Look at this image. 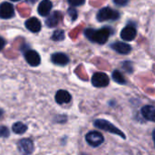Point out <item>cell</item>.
Masks as SVG:
<instances>
[{
    "label": "cell",
    "instance_id": "11",
    "mask_svg": "<svg viewBox=\"0 0 155 155\" xmlns=\"http://www.w3.org/2000/svg\"><path fill=\"white\" fill-rule=\"evenodd\" d=\"M51 59L54 64L61 65V66L66 65L69 63V57L64 53H55L52 55Z\"/></svg>",
    "mask_w": 155,
    "mask_h": 155
},
{
    "label": "cell",
    "instance_id": "9",
    "mask_svg": "<svg viewBox=\"0 0 155 155\" xmlns=\"http://www.w3.org/2000/svg\"><path fill=\"white\" fill-rule=\"evenodd\" d=\"M136 34H137L136 29L134 26L127 25V26H125L122 30V32H121V37L124 40H125V41H132V40H134L135 38Z\"/></svg>",
    "mask_w": 155,
    "mask_h": 155
},
{
    "label": "cell",
    "instance_id": "27",
    "mask_svg": "<svg viewBox=\"0 0 155 155\" xmlns=\"http://www.w3.org/2000/svg\"><path fill=\"white\" fill-rule=\"evenodd\" d=\"M27 2H30V3H32V4H34V3H35L37 0H26Z\"/></svg>",
    "mask_w": 155,
    "mask_h": 155
},
{
    "label": "cell",
    "instance_id": "19",
    "mask_svg": "<svg viewBox=\"0 0 155 155\" xmlns=\"http://www.w3.org/2000/svg\"><path fill=\"white\" fill-rule=\"evenodd\" d=\"M52 39L54 41H61L64 39V32L63 30H56L52 35Z\"/></svg>",
    "mask_w": 155,
    "mask_h": 155
},
{
    "label": "cell",
    "instance_id": "14",
    "mask_svg": "<svg viewBox=\"0 0 155 155\" xmlns=\"http://www.w3.org/2000/svg\"><path fill=\"white\" fill-rule=\"evenodd\" d=\"M52 6H53V4L50 0H43L39 4L38 8H37L38 14L42 16H46L47 15L50 14Z\"/></svg>",
    "mask_w": 155,
    "mask_h": 155
},
{
    "label": "cell",
    "instance_id": "2",
    "mask_svg": "<svg viewBox=\"0 0 155 155\" xmlns=\"http://www.w3.org/2000/svg\"><path fill=\"white\" fill-rule=\"evenodd\" d=\"M94 126L99 128V129H102L104 131H106V132H109L110 134H116V135H119L121 136L123 139H126V136L125 134L121 131L119 130L118 128H116L113 124H111L110 122L106 121V120H104V119H97L94 123Z\"/></svg>",
    "mask_w": 155,
    "mask_h": 155
},
{
    "label": "cell",
    "instance_id": "10",
    "mask_svg": "<svg viewBox=\"0 0 155 155\" xmlns=\"http://www.w3.org/2000/svg\"><path fill=\"white\" fill-rule=\"evenodd\" d=\"M72 96L66 90H59L55 94V102L59 104H68L71 102Z\"/></svg>",
    "mask_w": 155,
    "mask_h": 155
},
{
    "label": "cell",
    "instance_id": "7",
    "mask_svg": "<svg viewBox=\"0 0 155 155\" xmlns=\"http://www.w3.org/2000/svg\"><path fill=\"white\" fill-rule=\"evenodd\" d=\"M15 15V8L10 3H2L0 5V18L9 19Z\"/></svg>",
    "mask_w": 155,
    "mask_h": 155
},
{
    "label": "cell",
    "instance_id": "8",
    "mask_svg": "<svg viewBox=\"0 0 155 155\" xmlns=\"http://www.w3.org/2000/svg\"><path fill=\"white\" fill-rule=\"evenodd\" d=\"M25 61L31 66H38L41 63V58L39 54L34 50H27L25 53Z\"/></svg>",
    "mask_w": 155,
    "mask_h": 155
},
{
    "label": "cell",
    "instance_id": "24",
    "mask_svg": "<svg viewBox=\"0 0 155 155\" xmlns=\"http://www.w3.org/2000/svg\"><path fill=\"white\" fill-rule=\"evenodd\" d=\"M129 0H114V3L117 5H120V6H124L127 3H128Z\"/></svg>",
    "mask_w": 155,
    "mask_h": 155
},
{
    "label": "cell",
    "instance_id": "25",
    "mask_svg": "<svg viewBox=\"0 0 155 155\" xmlns=\"http://www.w3.org/2000/svg\"><path fill=\"white\" fill-rule=\"evenodd\" d=\"M5 39L2 38V37L0 36V51L5 47Z\"/></svg>",
    "mask_w": 155,
    "mask_h": 155
},
{
    "label": "cell",
    "instance_id": "28",
    "mask_svg": "<svg viewBox=\"0 0 155 155\" xmlns=\"http://www.w3.org/2000/svg\"><path fill=\"white\" fill-rule=\"evenodd\" d=\"M2 115H3V111L0 109V118H1V116H2Z\"/></svg>",
    "mask_w": 155,
    "mask_h": 155
},
{
    "label": "cell",
    "instance_id": "4",
    "mask_svg": "<svg viewBox=\"0 0 155 155\" xmlns=\"http://www.w3.org/2000/svg\"><path fill=\"white\" fill-rule=\"evenodd\" d=\"M85 140H86L87 143L89 145H91L92 147H98L104 142V138L103 134L98 132H95V131L89 132L85 135Z\"/></svg>",
    "mask_w": 155,
    "mask_h": 155
},
{
    "label": "cell",
    "instance_id": "23",
    "mask_svg": "<svg viewBox=\"0 0 155 155\" xmlns=\"http://www.w3.org/2000/svg\"><path fill=\"white\" fill-rule=\"evenodd\" d=\"M124 68L127 71V72H129V73H131L132 71H133V66H132V63H130V62H125L124 64Z\"/></svg>",
    "mask_w": 155,
    "mask_h": 155
},
{
    "label": "cell",
    "instance_id": "5",
    "mask_svg": "<svg viewBox=\"0 0 155 155\" xmlns=\"http://www.w3.org/2000/svg\"><path fill=\"white\" fill-rule=\"evenodd\" d=\"M17 149L21 155H30L35 150L34 143L30 139H21L17 143Z\"/></svg>",
    "mask_w": 155,
    "mask_h": 155
},
{
    "label": "cell",
    "instance_id": "13",
    "mask_svg": "<svg viewBox=\"0 0 155 155\" xmlns=\"http://www.w3.org/2000/svg\"><path fill=\"white\" fill-rule=\"evenodd\" d=\"M41 26L40 21L35 17H31L25 21V27L33 33L39 32L41 30Z\"/></svg>",
    "mask_w": 155,
    "mask_h": 155
},
{
    "label": "cell",
    "instance_id": "18",
    "mask_svg": "<svg viewBox=\"0 0 155 155\" xmlns=\"http://www.w3.org/2000/svg\"><path fill=\"white\" fill-rule=\"evenodd\" d=\"M112 76H113L114 81V82H116L117 84H124L126 83L124 76V75H123V74H122L120 71H118V70H114V71L113 72V75H112Z\"/></svg>",
    "mask_w": 155,
    "mask_h": 155
},
{
    "label": "cell",
    "instance_id": "20",
    "mask_svg": "<svg viewBox=\"0 0 155 155\" xmlns=\"http://www.w3.org/2000/svg\"><path fill=\"white\" fill-rule=\"evenodd\" d=\"M9 136V130L7 129V127L1 125L0 126V137L2 138H6Z\"/></svg>",
    "mask_w": 155,
    "mask_h": 155
},
{
    "label": "cell",
    "instance_id": "12",
    "mask_svg": "<svg viewBox=\"0 0 155 155\" xmlns=\"http://www.w3.org/2000/svg\"><path fill=\"white\" fill-rule=\"evenodd\" d=\"M142 115L147 121L155 123V106L153 105H145L141 110Z\"/></svg>",
    "mask_w": 155,
    "mask_h": 155
},
{
    "label": "cell",
    "instance_id": "3",
    "mask_svg": "<svg viewBox=\"0 0 155 155\" xmlns=\"http://www.w3.org/2000/svg\"><path fill=\"white\" fill-rule=\"evenodd\" d=\"M119 18V13L110 7H104L99 11L97 14V19L100 22L106 20H116Z\"/></svg>",
    "mask_w": 155,
    "mask_h": 155
},
{
    "label": "cell",
    "instance_id": "22",
    "mask_svg": "<svg viewBox=\"0 0 155 155\" xmlns=\"http://www.w3.org/2000/svg\"><path fill=\"white\" fill-rule=\"evenodd\" d=\"M85 0H68V3L72 5V6H78L81 5L84 3Z\"/></svg>",
    "mask_w": 155,
    "mask_h": 155
},
{
    "label": "cell",
    "instance_id": "17",
    "mask_svg": "<svg viewBox=\"0 0 155 155\" xmlns=\"http://www.w3.org/2000/svg\"><path fill=\"white\" fill-rule=\"evenodd\" d=\"M12 130L16 134H23L27 131V126L21 122H16L13 124Z\"/></svg>",
    "mask_w": 155,
    "mask_h": 155
},
{
    "label": "cell",
    "instance_id": "1",
    "mask_svg": "<svg viewBox=\"0 0 155 155\" xmlns=\"http://www.w3.org/2000/svg\"><path fill=\"white\" fill-rule=\"evenodd\" d=\"M85 36L92 42L103 45L106 43L108 40L110 35H111V30L109 27H104L99 30H95L93 28H87L84 31Z\"/></svg>",
    "mask_w": 155,
    "mask_h": 155
},
{
    "label": "cell",
    "instance_id": "29",
    "mask_svg": "<svg viewBox=\"0 0 155 155\" xmlns=\"http://www.w3.org/2000/svg\"><path fill=\"white\" fill-rule=\"evenodd\" d=\"M11 1H14V2H17V1H19V0H11Z\"/></svg>",
    "mask_w": 155,
    "mask_h": 155
},
{
    "label": "cell",
    "instance_id": "6",
    "mask_svg": "<svg viewBox=\"0 0 155 155\" xmlns=\"http://www.w3.org/2000/svg\"><path fill=\"white\" fill-rule=\"evenodd\" d=\"M110 79L104 73H95L92 77V84L95 87H105L109 84Z\"/></svg>",
    "mask_w": 155,
    "mask_h": 155
},
{
    "label": "cell",
    "instance_id": "16",
    "mask_svg": "<svg viewBox=\"0 0 155 155\" xmlns=\"http://www.w3.org/2000/svg\"><path fill=\"white\" fill-rule=\"evenodd\" d=\"M61 19H62V14L60 12L55 11L48 16V18L45 21V24L49 27H54L60 23Z\"/></svg>",
    "mask_w": 155,
    "mask_h": 155
},
{
    "label": "cell",
    "instance_id": "21",
    "mask_svg": "<svg viewBox=\"0 0 155 155\" xmlns=\"http://www.w3.org/2000/svg\"><path fill=\"white\" fill-rule=\"evenodd\" d=\"M68 14H69V15L71 16L72 20H75V19L77 18V11L75 10V8L70 7V8L68 9Z\"/></svg>",
    "mask_w": 155,
    "mask_h": 155
},
{
    "label": "cell",
    "instance_id": "15",
    "mask_svg": "<svg viewBox=\"0 0 155 155\" xmlns=\"http://www.w3.org/2000/svg\"><path fill=\"white\" fill-rule=\"evenodd\" d=\"M112 48L117 53L122 54H127L132 50L131 45H129L126 43H122V42H115L114 44L112 45Z\"/></svg>",
    "mask_w": 155,
    "mask_h": 155
},
{
    "label": "cell",
    "instance_id": "26",
    "mask_svg": "<svg viewBox=\"0 0 155 155\" xmlns=\"http://www.w3.org/2000/svg\"><path fill=\"white\" fill-rule=\"evenodd\" d=\"M153 143H154V146H155V129L153 130Z\"/></svg>",
    "mask_w": 155,
    "mask_h": 155
}]
</instances>
